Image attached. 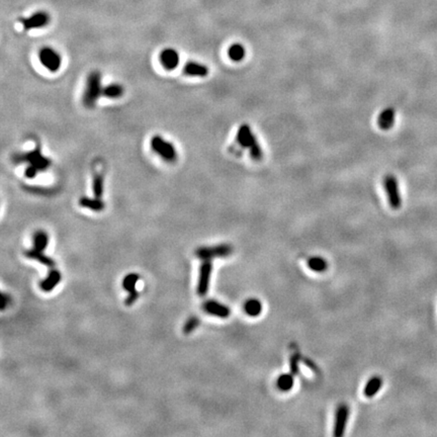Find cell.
I'll use <instances>...</instances> for the list:
<instances>
[{
	"mask_svg": "<svg viewBox=\"0 0 437 437\" xmlns=\"http://www.w3.org/2000/svg\"><path fill=\"white\" fill-rule=\"evenodd\" d=\"M12 161L17 164L22 162H28L29 164L38 168L39 171L47 170L51 166V164H52V162H51V160L48 157L43 155L42 150L39 146L36 149L31 150L29 152L14 154L12 156Z\"/></svg>",
	"mask_w": 437,
	"mask_h": 437,
	"instance_id": "cell-3",
	"label": "cell"
},
{
	"mask_svg": "<svg viewBox=\"0 0 437 437\" xmlns=\"http://www.w3.org/2000/svg\"><path fill=\"white\" fill-rule=\"evenodd\" d=\"M199 324H200V321H199L198 317L192 316V317L188 318L183 328L184 334H186V335H189V334H191L199 326Z\"/></svg>",
	"mask_w": 437,
	"mask_h": 437,
	"instance_id": "cell-27",
	"label": "cell"
},
{
	"mask_svg": "<svg viewBox=\"0 0 437 437\" xmlns=\"http://www.w3.org/2000/svg\"><path fill=\"white\" fill-rule=\"evenodd\" d=\"M184 73L185 75L190 77H205L209 74V68L204 64L189 61L185 64Z\"/></svg>",
	"mask_w": 437,
	"mask_h": 437,
	"instance_id": "cell-15",
	"label": "cell"
},
{
	"mask_svg": "<svg viewBox=\"0 0 437 437\" xmlns=\"http://www.w3.org/2000/svg\"><path fill=\"white\" fill-rule=\"evenodd\" d=\"M10 302H11V298H10V296L7 295V294H5V293H3V294H2V303H1V310H2V311L6 309L7 306L10 304Z\"/></svg>",
	"mask_w": 437,
	"mask_h": 437,
	"instance_id": "cell-31",
	"label": "cell"
},
{
	"mask_svg": "<svg viewBox=\"0 0 437 437\" xmlns=\"http://www.w3.org/2000/svg\"><path fill=\"white\" fill-rule=\"evenodd\" d=\"M102 87L101 85V74L99 71H91L85 83V89L82 96V102L85 108L93 109L98 101L99 97L102 95Z\"/></svg>",
	"mask_w": 437,
	"mask_h": 437,
	"instance_id": "cell-2",
	"label": "cell"
},
{
	"mask_svg": "<svg viewBox=\"0 0 437 437\" xmlns=\"http://www.w3.org/2000/svg\"><path fill=\"white\" fill-rule=\"evenodd\" d=\"M308 265L310 269L316 272H323L328 269V262L320 256H313L308 260Z\"/></svg>",
	"mask_w": 437,
	"mask_h": 437,
	"instance_id": "cell-24",
	"label": "cell"
},
{
	"mask_svg": "<svg viewBox=\"0 0 437 437\" xmlns=\"http://www.w3.org/2000/svg\"><path fill=\"white\" fill-rule=\"evenodd\" d=\"M381 387H382V378L379 376H373L367 382L364 393L367 398H373L378 393Z\"/></svg>",
	"mask_w": 437,
	"mask_h": 437,
	"instance_id": "cell-18",
	"label": "cell"
},
{
	"mask_svg": "<svg viewBox=\"0 0 437 437\" xmlns=\"http://www.w3.org/2000/svg\"><path fill=\"white\" fill-rule=\"evenodd\" d=\"M396 113L393 108L384 109L377 118V125L383 131H388L395 124Z\"/></svg>",
	"mask_w": 437,
	"mask_h": 437,
	"instance_id": "cell-17",
	"label": "cell"
},
{
	"mask_svg": "<svg viewBox=\"0 0 437 437\" xmlns=\"http://www.w3.org/2000/svg\"><path fill=\"white\" fill-rule=\"evenodd\" d=\"M50 241V237L48 235V233L44 230H38L34 233L33 236V243H34V248L40 251H44Z\"/></svg>",
	"mask_w": 437,
	"mask_h": 437,
	"instance_id": "cell-20",
	"label": "cell"
},
{
	"mask_svg": "<svg viewBox=\"0 0 437 437\" xmlns=\"http://www.w3.org/2000/svg\"><path fill=\"white\" fill-rule=\"evenodd\" d=\"M213 272V263L211 260H203L199 267L196 292L199 297H204L210 289V281Z\"/></svg>",
	"mask_w": 437,
	"mask_h": 437,
	"instance_id": "cell-8",
	"label": "cell"
},
{
	"mask_svg": "<svg viewBox=\"0 0 437 437\" xmlns=\"http://www.w3.org/2000/svg\"><path fill=\"white\" fill-rule=\"evenodd\" d=\"M304 363H305V365L307 366V367H309L312 371H314V372H319V370H318V367L311 361V359H309V358H304Z\"/></svg>",
	"mask_w": 437,
	"mask_h": 437,
	"instance_id": "cell-32",
	"label": "cell"
},
{
	"mask_svg": "<svg viewBox=\"0 0 437 437\" xmlns=\"http://www.w3.org/2000/svg\"><path fill=\"white\" fill-rule=\"evenodd\" d=\"M139 297H140V293L137 290H135L133 292H130V293H128L127 297L125 298V305L127 306V307L132 306L133 304L136 303V301L139 299Z\"/></svg>",
	"mask_w": 437,
	"mask_h": 437,
	"instance_id": "cell-29",
	"label": "cell"
},
{
	"mask_svg": "<svg viewBox=\"0 0 437 437\" xmlns=\"http://www.w3.org/2000/svg\"><path fill=\"white\" fill-rule=\"evenodd\" d=\"M125 92L124 86L119 83H111L102 89V96H106L107 98L111 99H117L123 96Z\"/></svg>",
	"mask_w": 437,
	"mask_h": 437,
	"instance_id": "cell-21",
	"label": "cell"
},
{
	"mask_svg": "<svg viewBox=\"0 0 437 437\" xmlns=\"http://www.w3.org/2000/svg\"><path fill=\"white\" fill-rule=\"evenodd\" d=\"M233 253V247L230 244H220L215 246H203L195 250L197 258L201 260H212L217 257H226Z\"/></svg>",
	"mask_w": 437,
	"mask_h": 437,
	"instance_id": "cell-6",
	"label": "cell"
},
{
	"mask_svg": "<svg viewBox=\"0 0 437 437\" xmlns=\"http://www.w3.org/2000/svg\"><path fill=\"white\" fill-rule=\"evenodd\" d=\"M62 279V274L58 269L52 268L51 271L48 273L47 277L44 278L40 282V288L45 293L52 292L59 284Z\"/></svg>",
	"mask_w": 437,
	"mask_h": 437,
	"instance_id": "cell-13",
	"label": "cell"
},
{
	"mask_svg": "<svg viewBox=\"0 0 437 437\" xmlns=\"http://www.w3.org/2000/svg\"><path fill=\"white\" fill-rule=\"evenodd\" d=\"M49 22L50 15L46 11H37L29 17L20 19V23L24 31H32L45 28Z\"/></svg>",
	"mask_w": 437,
	"mask_h": 437,
	"instance_id": "cell-9",
	"label": "cell"
},
{
	"mask_svg": "<svg viewBox=\"0 0 437 437\" xmlns=\"http://www.w3.org/2000/svg\"><path fill=\"white\" fill-rule=\"evenodd\" d=\"M202 309L207 314L221 319H227L231 315V310L228 306L215 300L205 301L202 305Z\"/></svg>",
	"mask_w": 437,
	"mask_h": 437,
	"instance_id": "cell-10",
	"label": "cell"
},
{
	"mask_svg": "<svg viewBox=\"0 0 437 437\" xmlns=\"http://www.w3.org/2000/svg\"><path fill=\"white\" fill-rule=\"evenodd\" d=\"M159 61L166 71H173L178 67L181 57L175 49L165 48L159 54Z\"/></svg>",
	"mask_w": 437,
	"mask_h": 437,
	"instance_id": "cell-11",
	"label": "cell"
},
{
	"mask_svg": "<svg viewBox=\"0 0 437 437\" xmlns=\"http://www.w3.org/2000/svg\"><path fill=\"white\" fill-rule=\"evenodd\" d=\"M40 171H39V169L38 168H36L35 166H33V165H29L27 168H25V170H24V176L27 177V178H29V179H33V178H35L36 176H37V174L39 173Z\"/></svg>",
	"mask_w": 437,
	"mask_h": 437,
	"instance_id": "cell-30",
	"label": "cell"
},
{
	"mask_svg": "<svg viewBox=\"0 0 437 437\" xmlns=\"http://www.w3.org/2000/svg\"><path fill=\"white\" fill-rule=\"evenodd\" d=\"M24 255H25V257H28L29 259L36 260V261L42 263L43 265H45L47 267L54 268L56 266V262H55V260L53 258H51L50 256L46 255L43 251L37 250L35 248L25 250L24 251Z\"/></svg>",
	"mask_w": 437,
	"mask_h": 437,
	"instance_id": "cell-14",
	"label": "cell"
},
{
	"mask_svg": "<svg viewBox=\"0 0 437 437\" xmlns=\"http://www.w3.org/2000/svg\"><path fill=\"white\" fill-rule=\"evenodd\" d=\"M300 359H301L300 354H293L290 358V370H291V374H293L294 375H297L299 374Z\"/></svg>",
	"mask_w": 437,
	"mask_h": 437,
	"instance_id": "cell-28",
	"label": "cell"
},
{
	"mask_svg": "<svg viewBox=\"0 0 437 437\" xmlns=\"http://www.w3.org/2000/svg\"><path fill=\"white\" fill-rule=\"evenodd\" d=\"M246 51L244 46L241 44H233L229 47L228 50V56L229 58L234 62H240L245 58Z\"/></svg>",
	"mask_w": 437,
	"mask_h": 437,
	"instance_id": "cell-22",
	"label": "cell"
},
{
	"mask_svg": "<svg viewBox=\"0 0 437 437\" xmlns=\"http://www.w3.org/2000/svg\"><path fill=\"white\" fill-rule=\"evenodd\" d=\"M244 311L250 317H257L262 312V304L257 299H249L244 304Z\"/></svg>",
	"mask_w": 437,
	"mask_h": 437,
	"instance_id": "cell-19",
	"label": "cell"
},
{
	"mask_svg": "<svg viewBox=\"0 0 437 437\" xmlns=\"http://www.w3.org/2000/svg\"><path fill=\"white\" fill-rule=\"evenodd\" d=\"M78 204L81 208L91 210L93 212H102L106 209V203L101 199V197H89V196H81L78 200Z\"/></svg>",
	"mask_w": 437,
	"mask_h": 437,
	"instance_id": "cell-16",
	"label": "cell"
},
{
	"mask_svg": "<svg viewBox=\"0 0 437 437\" xmlns=\"http://www.w3.org/2000/svg\"><path fill=\"white\" fill-rule=\"evenodd\" d=\"M236 141L239 147L242 149H248L250 153V157L254 161H260L263 158V151L261 149L260 144L257 141L255 135L253 134L251 127L247 124H243L240 125Z\"/></svg>",
	"mask_w": 437,
	"mask_h": 437,
	"instance_id": "cell-1",
	"label": "cell"
},
{
	"mask_svg": "<svg viewBox=\"0 0 437 437\" xmlns=\"http://www.w3.org/2000/svg\"><path fill=\"white\" fill-rule=\"evenodd\" d=\"M104 176L102 174L96 172L93 175V179H92V191L94 196L96 197H101L102 194H104Z\"/></svg>",
	"mask_w": 437,
	"mask_h": 437,
	"instance_id": "cell-26",
	"label": "cell"
},
{
	"mask_svg": "<svg viewBox=\"0 0 437 437\" xmlns=\"http://www.w3.org/2000/svg\"><path fill=\"white\" fill-rule=\"evenodd\" d=\"M150 147L154 153L167 162H174L177 159V151L174 145L160 135H154L151 138Z\"/></svg>",
	"mask_w": 437,
	"mask_h": 437,
	"instance_id": "cell-4",
	"label": "cell"
},
{
	"mask_svg": "<svg viewBox=\"0 0 437 437\" xmlns=\"http://www.w3.org/2000/svg\"><path fill=\"white\" fill-rule=\"evenodd\" d=\"M294 375L293 374H285L281 375L276 381V385L277 388L281 391V392H289L293 389L294 387Z\"/></svg>",
	"mask_w": 437,
	"mask_h": 437,
	"instance_id": "cell-23",
	"label": "cell"
},
{
	"mask_svg": "<svg viewBox=\"0 0 437 437\" xmlns=\"http://www.w3.org/2000/svg\"><path fill=\"white\" fill-rule=\"evenodd\" d=\"M383 187L385 193H387L391 208H393L394 210L400 209L402 205V197L400 193L399 183L396 176H394L393 174L385 175L383 179Z\"/></svg>",
	"mask_w": 437,
	"mask_h": 437,
	"instance_id": "cell-7",
	"label": "cell"
},
{
	"mask_svg": "<svg viewBox=\"0 0 437 437\" xmlns=\"http://www.w3.org/2000/svg\"><path fill=\"white\" fill-rule=\"evenodd\" d=\"M39 61L41 65L48 71L58 72L62 66V57L59 52L51 47H43L39 51Z\"/></svg>",
	"mask_w": 437,
	"mask_h": 437,
	"instance_id": "cell-5",
	"label": "cell"
},
{
	"mask_svg": "<svg viewBox=\"0 0 437 437\" xmlns=\"http://www.w3.org/2000/svg\"><path fill=\"white\" fill-rule=\"evenodd\" d=\"M140 279V274L132 272L126 274L123 279V288L127 293L133 292L136 290V286Z\"/></svg>",
	"mask_w": 437,
	"mask_h": 437,
	"instance_id": "cell-25",
	"label": "cell"
},
{
	"mask_svg": "<svg viewBox=\"0 0 437 437\" xmlns=\"http://www.w3.org/2000/svg\"><path fill=\"white\" fill-rule=\"evenodd\" d=\"M348 417H349V407L346 404H341L336 410L335 423H334V432H333L334 436L336 437L343 436L346 429Z\"/></svg>",
	"mask_w": 437,
	"mask_h": 437,
	"instance_id": "cell-12",
	"label": "cell"
}]
</instances>
